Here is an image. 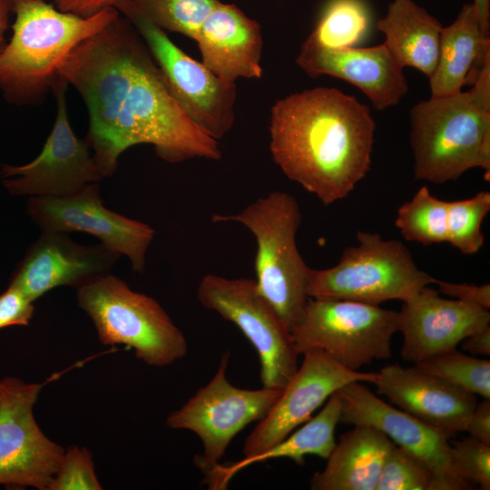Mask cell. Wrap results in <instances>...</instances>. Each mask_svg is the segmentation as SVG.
<instances>
[{"label":"cell","mask_w":490,"mask_h":490,"mask_svg":"<svg viewBox=\"0 0 490 490\" xmlns=\"http://www.w3.org/2000/svg\"><path fill=\"white\" fill-rule=\"evenodd\" d=\"M84 101L89 114L85 141L103 178L120 155L151 144L162 160H219L218 141L194 124L173 99L146 44L120 15L79 44L58 71Z\"/></svg>","instance_id":"obj_1"},{"label":"cell","mask_w":490,"mask_h":490,"mask_svg":"<svg viewBox=\"0 0 490 490\" xmlns=\"http://www.w3.org/2000/svg\"><path fill=\"white\" fill-rule=\"evenodd\" d=\"M375 127L369 108L354 96L336 88L303 90L272 106L270 150L287 178L329 205L369 172Z\"/></svg>","instance_id":"obj_2"},{"label":"cell","mask_w":490,"mask_h":490,"mask_svg":"<svg viewBox=\"0 0 490 490\" xmlns=\"http://www.w3.org/2000/svg\"><path fill=\"white\" fill-rule=\"evenodd\" d=\"M414 178L443 183L490 171V64L466 92L420 101L410 111Z\"/></svg>","instance_id":"obj_3"},{"label":"cell","mask_w":490,"mask_h":490,"mask_svg":"<svg viewBox=\"0 0 490 490\" xmlns=\"http://www.w3.org/2000/svg\"><path fill=\"white\" fill-rule=\"evenodd\" d=\"M13 36L0 52V89L16 103L53 89L59 67L83 41L119 16L115 7L89 17L62 12L44 0H12Z\"/></svg>","instance_id":"obj_4"},{"label":"cell","mask_w":490,"mask_h":490,"mask_svg":"<svg viewBox=\"0 0 490 490\" xmlns=\"http://www.w3.org/2000/svg\"><path fill=\"white\" fill-rule=\"evenodd\" d=\"M213 222H238L255 237V283L291 332L308 303L310 268L301 257L296 235L301 222L297 200L275 191L259 198L236 214H213Z\"/></svg>","instance_id":"obj_5"},{"label":"cell","mask_w":490,"mask_h":490,"mask_svg":"<svg viewBox=\"0 0 490 490\" xmlns=\"http://www.w3.org/2000/svg\"><path fill=\"white\" fill-rule=\"evenodd\" d=\"M358 244L347 247L338 264L310 269L308 295L317 299H344L370 305L405 302L436 279L420 270L399 240L358 230Z\"/></svg>","instance_id":"obj_6"},{"label":"cell","mask_w":490,"mask_h":490,"mask_svg":"<svg viewBox=\"0 0 490 490\" xmlns=\"http://www.w3.org/2000/svg\"><path fill=\"white\" fill-rule=\"evenodd\" d=\"M77 302L103 344L132 348L150 366L170 365L188 351L186 338L162 306L111 273L77 289Z\"/></svg>","instance_id":"obj_7"},{"label":"cell","mask_w":490,"mask_h":490,"mask_svg":"<svg viewBox=\"0 0 490 490\" xmlns=\"http://www.w3.org/2000/svg\"><path fill=\"white\" fill-rule=\"evenodd\" d=\"M397 311L377 305L309 298L300 322L291 330L299 355L318 349L348 369L358 371L391 358Z\"/></svg>","instance_id":"obj_8"},{"label":"cell","mask_w":490,"mask_h":490,"mask_svg":"<svg viewBox=\"0 0 490 490\" xmlns=\"http://www.w3.org/2000/svg\"><path fill=\"white\" fill-rule=\"evenodd\" d=\"M197 298L206 309L235 324L256 348L262 386L283 389L299 368L291 333L260 293L254 279L202 277Z\"/></svg>","instance_id":"obj_9"},{"label":"cell","mask_w":490,"mask_h":490,"mask_svg":"<svg viewBox=\"0 0 490 490\" xmlns=\"http://www.w3.org/2000/svg\"><path fill=\"white\" fill-rule=\"evenodd\" d=\"M229 357L224 353L211 380L166 419L171 428L191 430L200 437L203 454L194 460L204 473L219 464L240 431L266 416L282 392L234 387L226 377Z\"/></svg>","instance_id":"obj_10"},{"label":"cell","mask_w":490,"mask_h":490,"mask_svg":"<svg viewBox=\"0 0 490 490\" xmlns=\"http://www.w3.org/2000/svg\"><path fill=\"white\" fill-rule=\"evenodd\" d=\"M122 14L146 44L182 112L208 135L220 140L234 123L236 83L189 56L164 30L136 14Z\"/></svg>","instance_id":"obj_11"},{"label":"cell","mask_w":490,"mask_h":490,"mask_svg":"<svg viewBox=\"0 0 490 490\" xmlns=\"http://www.w3.org/2000/svg\"><path fill=\"white\" fill-rule=\"evenodd\" d=\"M45 383L0 380V485L48 487L64 455L38 426L33 408Z\"/></svg>","instance_id":"obj_12"},{"label":"cell","mask_w":490,"mask_h":490,"mask_svg":"<svg viewBox=\"0 0 490 490\" xmlns=\"http://www.w3.org/2000/svg\"><path fill=\"white\" fill-rule=\"evenodd\" d=\"M67 84L59 77L53 87L56 117L39 155L27 164L1 168L3 183L12 195L66 197L103 178L87 142L79 139L70 124Z\"/></svg>","instance_id":"obj_13"},{"label":"cell","mask_w":490,"mask_h":490,"mask_svg":"<svg viewBox=\"0 0 490 490\" xmlns=\"http://www.w3.org/2000/svg\"><path fill=\"white\" fill-rule=\"evenodd\" d=\"M338 392L341 399L339 423L376 428L417 457L433 475L431 490L471 488L453 468L450 435L386 403L363 382L348 384Z\"/></svg>","instance_id":"obj_14"},{"label":"cell","mask_w":490,"mask_h":490,"mask_svg":"<svg viewBox=\"0 0 490 490\" xmlns=\"http://www.w3.org/2000/svg\"><path fill=\"white\" fill-rule=\"evenodd\" d=\"M26 211L42 231H81L95 236L103 245L128 257L135 272L143 273L155 230L104 207L98 182L66 197L31 196Z\"/></svg>","instance_id":"obj_15"},{"label":"cell","mask_w":490,"mask_h":490,"mask_svg":"<svg viewBox=\"0 0 490 490\" xmlns=\"http://www.w3.org/2000/svg\"><path fill=\"white\" fill-rule=\"evenodd\" d=\"M303 356V362L277 401L244 441V456L259 455L283 440L348 384H373L377 377V372L348 369L318 349L307 351Z\"/></svg>","instance_id":"obj_16"},{"label":"cell","mask_w":490,"mask_h":490,"mask_svg":"<svg viewBox=\"0 0 490 490\" xmlns=\"http://www.w3.org/2000/svg\"><path fill=\"white\" fill-rule=\"evenodd\" d=\"M120 256L101 242L82 245L66 232L42 231L27 249L9 285L34 301L59 286L77 289L110 274Z\"/></svg>","instance_id":"obj_17"},{"label":"cell","mask_w":490,"mask_h":490,"mask_svg":"<svg viewBox=\"0 0 490 490\" xmlns=\"http://www.w3.org/2000/svg\"><path fill=\"white\" fill-rule=\"evenodd\" d=\"M489 324V310L442 298L437 290L424 287L397 312V331L403 335L401 356L416 365L456 349L464 338Z\"/></svg>","instance_id":"obj_18"},{"label":"cell","mask_w":490,"mask_h":490,"mask_svg":"<svg viewBox=\"0 0 490 490\" xmlns=\"http://www.w3.org/2000/svg\"><path fill=\"white\" fill-rule=\"evenodd\" d=\"M296 63L310 77L330 75L357 86L378 111L397 105L408 91L403 67L384 44L328 48L307 38Z\"/></svg>","instance_id":"obj_19"},{"label":"cell","mask_w":490,"mask_h":490,"mask_svg":"<svg viewBox=\"0 0 490 490\" xmlns=\"http://www.w3.org/2000/svg\"><path fill=\"white\" fill-rule=\"evenodd\" d=\"M373 384L392 405L451 436L466 431L477 403L475 395L416 366H386L377 372Z\"/></svg>","instance_id":"obj_20"},{"label":"cell","mask_w":490,"mask_h":490,"mask_svg":"<svg viewBox=\"0 0 490 490\" xmlns=\"http://www.w3.org/2000/svg\"><path fill=\"white\" fill-rule=\"evenodd\" d=\"M201 63L229 82L259 79L262 34L260 25L233 4L220 2L208 15L195 38Z\"/></svg>","instance_id":"obj_21"},{"label":"cell","mask_w":490,"mask_h":490,"mask_svg":"<svg viewBox=\"0 0 490 490\" xmlns=\"http://www.w3.org/2000/svg\"><path fill=\"white\" fill-rule=\"evenodd\" d=\"M489 64V33L482 29L473 3L465 4L455 21L442 28L436 66L428 78L431 97L474 84Z\"/></svg>","instance_id":"obj_22"},{"label":"cell","mask_w":490,"mask_h":490,"mask_svg":"<svg viewBox=\"0 0 490 490\" xmlns=\"http://www.w3.org/2000/svg\"><path fill=\"white\" fill-rule=\"evenodd\" d=\"M395 444L382 432L367 426L339 437L326 467L310 479L312 490H376L385 458Z\"/></svg>","instance_id":"obj_23"},{"label":"cell","mask_w":490,"mask_h":490,"mask_svg":"<svg viewBox=\"0 0 490 490\" xmlns=\"http://www.w3.org/2000/svg\"><path fill=\"white\" fill-rule=\"evenodd\" d=\"M384 44L404 68L414 67L428 78L436 66L441 23L413 0H393L377 23Z\"/></svg>","instance_id":"obj_24"},{"label":"cell","mask_w":490,"mask_h":490,"mask_svg":"<svg viewBox=\"0 0 490 490\" xmlns=\"http://www.w3.org/2000/svg\"><path fill=\"white\" fill-rule=\"evenodd\" d=\"M341 415V399L338 391L328 398L325 407L305 425L290 433L283 440L262 453L244 456L230 466L218 465L214 470L217 481L228 485L230 480L241 469L259 462L275 458H289L302 466L307 455H315L327 459L336 446L335 429Z\"/></svg>","instance_id":"obj_25"},{"label":"cell","mask_w":490,"mask_h":490,"mask_svg":"<svg viewBox=\"0 0 490 490\" xmlns=\"http://www.w3.org/2000/svg\"><path fill=\"white\" fill-rule=\"evenodd\" d=\"M220 0H120L115 8L136 14L162 30L195 40L202 24Z\"/></svg>","instance_id":"obj_26"},{"label":"cell","mask_w":490,"mask_h":490,"mask_svg":"<svg viewBox=\"0 0 490 490\" xmlns=\"http://www.w3.org/2000/svg\"><path fill=\"white\" fill-rule=\"evenodd\" d=\"M447 201L422 186L397 211L395 225L403 238L424 246L446 242Z\"/></svg>","instance_id":"obj_27"},{"label":"cell","mask_w":490,"mask_h":490,"mask_svg":"<svg viewBox=\"0 0 490 490\" xmlns=\"http://www.w3.org/2000/svg\"><path fill=\"white\" fill-rule=\"evenodd\" d=\"M369 12L363 0H330L308 38L328 48L349 47L368 33Z\"/></svg>","instance_id":"obj_28"},{"label":"cell","mask_w":490,"mask_h":490,"mask_svg":"<svg viewBox=\"0 0 490 490\" xmlns=\"http://www.w3.org/2000/svg\"><path fill=\"white\" fill-rule=\"evenodd\" d=\"M490 211V192L447 201L446 242L465 255L477 253L485 243L482 223Z\"/></svg>","instance_id":"obj_29"},{"label":"cell","mask_w":490,"mask_h":490,"mask_svg":"<svg viewBox=\"0 0 490 490\" xmlns=\"http://www.w3.org/2000/svg\"><path fill=\"white\" fill-rule=\"evenodd\" d=\"M446 382L484 399H490V361L460 353H442L416 365Z\"/></svg>","instance_id":"obj_30"},{"label":"cell","mask_w":490,"mask_h":490,"mask_svg":"<svg viewBox=\"0 0 490 490\" xmlns=\"http://www.w3.org/2000/svg\"><path fill=\"white\" fill-rule=\"evenodd\" d=\"M433 475L417 457L394 445L382 466L376 490H431Z\"/></svg>","instance_id":"obj_31"},{"label":"cell","mask_w":490,"mask_h":490,"mask_svg":"<svg viewBox=\"0 0 490 490\" xmlns=\"http://www.w3.org/2000/svg\"><path fill=\"white\" fill-rule=\"evenodd\" d=\"M451 462L456 475L483 490L490 489V445L472 436L451 443Z\"/></svg>","instance_id":"obj_32"},{"label":"cell","mask_w":490,"mask_h":490,"mask_svg":"<svg viewBox=\"0 0 490 490\" xmlns=\"http://www.w3.org/2000/svg\"><path fill=\"white\" fill-rule=\"evenodd\" d=\"M91 453L72 446L65 450L48 490H101Z\"/></svg>","instance_id":"obj_33"},{"label":"cell","mask_w":490,"mask_h":490,"mask_svg":"<svg viewBox=\"0 0 490 490\" xmlns=\"http://www.w3.org/2000/svg\"><path fill=\"white\" fill-rule=\"evenodd\" d=\"M34 312V301L18 289L9 285L0 294V329L11 326H27Z\"/></svg>","instance_id":"obj_34"},{"label":"cell","mask_w":490,"mask_h":490,"mask_svg":"<svg viewBox=\"0 0 490 490\" xmlns=\"http://www.w3.org/2000/svg\"><path fill=\"white\" fill-rule=\"evenodd\" d=\"M437 291L446 296L454 298L466 303L490 309V284L475 285L467 283H454L436 279Z\"/></svg>","instance_id":"obj_35"},{"label":"cell","mask_w":490,"mask_h":490,"mask_svg":"<svg viewBox=\"0 0 490 490\" xmlns=\"http://www.w3.org/2000/svg\"><path fill=\"white\" fill-rule=\"evenodd\" d=\"M466 431L470 436L490 445V399L476 403Z\"/></svg>","instance_id":"obj_36"},{"label":"cell","mask_w":490,"mask_h":490,"mask_svg":"<svg viewBox=\"0 0 490 490\" xmlns=\"http://www.w3.org/2000/svg\"><path fill=\"white\" fill-rule=\"evenodd\" d=\"M120 0H53L55 7L66 13L89 17L109 7H114Z\"/></svg>","instance_id":"obj_37"},{"label":"cell","mask_w":490,"mask_h":490,"mask_svg":"<svg viewBox=\"0 0 490 490\" xmlns=\"http://www.w3.org/2000/svg\"><path fill=\"white\" fill-rule=\"evenodd\" d=\"M461 347L476 356H490V325L464 338Z\"/></svg>","instance_id":"obj_38"},{"label":"cell","mask_w":490,"mask_h":490,"mask_svg":"<svg viewBox=\"0 0 490 490\" xmlns=\"http://www.w3.org/2000/svg\"><path fill=\"white\" fill-rule=\"evenodd\" d=\"M472 3L482 29L489 33L490 0H473Z\"/></svg>","instance_id":"obj_39"},{"label":"cell","mask_w":490,"mask_h":490,"mask_svg":"<svg viewBox=\"0 0 490 490\" xmlns=\"http://www.w3.org/2000/svg\"><path fill=\"white\" fill-rule=\"evenodd\" d=\"M12 9V0H0V52L5 46V33L8 27L9 15Z\"/></svg>","instance_id":"obj_40"}]
</instances>
